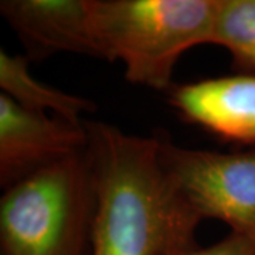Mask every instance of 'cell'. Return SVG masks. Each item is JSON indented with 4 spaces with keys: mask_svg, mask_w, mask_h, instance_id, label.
<instances>
[{
    "mask_svg": "<svg viewBox=\"0 0 255 255\" xmlns=\"http://www.w3.org/2000/svg\"><path fill=\"white\" fill-rule=\"evenodd\" d=\"M95 190L88 255H177L203 221L164 173L157 137L85 122Z\"/></svg>",
    "mask_w": 255,
    "mask_h": 255,
    "instance_id": "obj_1",
    "label": "cell"
},
{
    "mask_svg": "<svg viewBox=\"0 0 255 255\" xmlns=\"http://www.w3.org/2000/svg\"><path fill=\"white\" fill-rule=\"evenodd\" d=\"M94 213L95 190L85 149L4 189L1 255H88Z\"/></svg>",
    "mask_w": 255,
    "mask_h": 255,
    "instance_id": "obj_3",
    "label": "cell"
},
{
    "mask_svg": "<svg viewBox=\"0 0 255 255\" xmlns=\"http://www.w3.org/2000/svg\"><path fill=\"white\" fill-rule=\"evenodd\" d=\"M220 0H90L98 58L121 61L128 81L163 91L186 51L213 41Z\"/></svg>",
    "mask_w": 255,
    "mask_h": 255,
    "instance_id": "obj_2",
    "label": "cell"
},
{
    "mask_svg": "<svg viewBox=\"0 0 255 255\" xmlns=\"http://www.w3.org/2000/svg\"><path fill=\"white\" fill-rule=\"evenodd\" d=\"M27 55H11L0 51L1 94L27 110L55 115L73 124H84L82 117L97 110L92 101L64 92L38 81L30 73Z\"/></svg>",
    "mask_w": 255,
    "mask_h": 255,
    "instance_id": "obj_8",
    "label": "cell"
},
{
    "mask_svg": "<svg viewBox=\"0 0 255 255\" xmlns=\"http://www.w3.org/2000/svg\"><path fill=\"white\" fill-rule=\"evenodd\" d=\"M211 43L224 47L238 67L255 74V0H220Z\"/></svg>",
    "mask_w": 255,
    "mask_h": 255,
    "instance_id": "obj_9",
    "label": "cell"
},
{
    "mask_svg": "<svg viewBox=\"0 0 255 255\" xmlns=\"http://www.w3.org/2000/svg\"><path fill=\"white\" fill-rule=\"evenodd\" d=\"M0 11L26 47L28 60L58 53L97 57L90 0H3Z\"/></svg>",
    "mask_w": 255,
    "mask_h": 255,
    "instance_id": "obj_6",
    "label": "cell"
},
{
    "mask_svg": "<svg viewBox=\"0 0 255 255\" xmlns=\"http://www.w3.org/2000/svg\"><path fill=\"white\" fill-rule=\"evenodd\" d=\"M177 255H255V241L230 233L224 240L210 247H193Z\"/></svg>",
    "mask_w": 255,
    "mask_h": 255,
    "instance_id": "obj_10",
    "label": "cell"
},
{
    "mask_svg": "<svg viewBox=\"0 0 255 255\" xmlns=\"http://www.w3.org/2000/svg\"><path fill=\"white\" fill-rule=\"evenodd\" d=\"M88 146L84 124L18 105L0 95V183L3 189Z\"/></svg>",
    "mask_w": 255,
    "mask_h": 255,
    "instance_id": "obj_5",
    "label": "cell"
},
{
    "mask_svg": "<svg viewBox=\"0 0 255 255\" xmlns=\"http://www.w3.org/2000/svg\"><path fill=\"white\" fill-rule=\"evenodd\" d=\"M164 173L201 220L226 223L255 241V149H189L157 137Z\"/></svg>",
    "mask_w": 255,
    "mask_h": 255,
    "instance_id": "obj_4",
    "label": "cell"
},
{
    "mask_svg": "<svg viewBox=\"0 0 255 255\" xmlns=\"http://www.w3.org/2000/svg\"><path fill=\"white\" fill-rule=\"evenodd\" d=\"M170 104L186 121L231 142L255 143V74L183 84Z\"/></svg>",
    "mask_w": 255,
    "mask_h": 255,
    "instance_id": "obj_7",
    "label": "cell"
}]
</instances>
